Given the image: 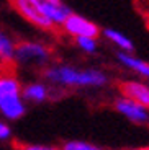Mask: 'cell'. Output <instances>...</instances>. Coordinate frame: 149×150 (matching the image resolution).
Here are the masks:
<instances>
[{
	"mask_svg": "<svg viewBox=\"0 0 149 150\" xmlns=\"http://www.w3.org/2000/svg\"><path fill=\"white\" fill-rule=\"evenodd\" d=\"M43 77L57 88H102L108 85V75L98 69H75L59 64L43 69Z\"/></svg>",
	"mask_w": 149,
	"mask_h": 150,
	"instance_id": "cell-1",
	"label": "cell"
},
{
	"mask_svg": "<svg viewBox=\"0 0 149 150\" xmlns=\"http://www.w3.org/2000/svg\"><path fill=\"white\" fill-rule=\"evenodd\" d=\"M0 114L8 121H18L26 114L23 85L11 64L0 67Z\"/></svg>",
	"mask_w": 149,
	"mask_h": 150,
	"instance_id": "cell-2",
	"label": "cell"
},
{
	"mask_svg": "<svg viewBox=\"0 0 149 150\" xmlns=\"http://www.w3.org/2000/svg\"><path fill=\"white\" fill-rule=\"evenodd\" d=\"M52 52L43 42L21 41L15 47L13 64L23 69H44L51 64Z\"/></svg>",
	"mask_w": 149,
	"mask_h": 150,
	"instance_id": "cell-3",
	"label": "cell"
},
{
	"mask_svg": "<svg viewBox=\"0 0 149 150\" xmlns=\"http://www.w3.org/2000/svg\"><path fill=\"white\" fill-rule=\"evenodd\" d=\"M11 8L18 13L21 18H25L28 23L33 26L39 28L43 31H51L54 30L52 21L46 16L43 10L41 0H8Z\"/></svg>",
	"mask_w": 149,
	"mask_h": 150,
	"instance_id": "cell-4",
	"label": "cell"
},
{
	"mask_svg": "<svg viewBox=\"0 0 149 150\" xmlns=\"http://www.w3.org/2000/svg\"><path fill=\"white\" fill-rule=\"evenodd\" d=\"M113 108L133 124H139V126H148L149 124V108L131 100V98H126L123 95L118 96L113 101Z\"/></svg>",
	"mask_w": 149,
	"mask_h": 150,
	"instance_id": "cell-5",
	"label": "cell"
},
{
	"mask_svg": "<svg viewBox=\"0 0 149 150\" xmlns=\"http://www.w3.org/2000/svg\"><path fill=\"white\" fill-rule=\"evenodd\" d=\"M61 26H62V30L72 38H79V36L98 38V34L102 33L100 28H98L93 21L87 20L85 16H82V15L72 13V11H71V15L64 20V23Z\"/></svg>",
	"mask_w": 149,
	"mask_h": 150,
	"instance_id": "cell-6",
	"label": "cell"
},
{
	"mask_svg": "<svg viewBox=\"0 0 149 150\" xmlns=\"http://www.w3.org/2000/svg\"><path fill=\"white\" fill-rule=\"evenodd\" d=\"M120 93L126 98H131L134 101L149 108V83L139 82V80H125L118 85Z\"/></svg>",
	"mask_w": 149,
	"mask_h": 150,
	"instance_id": "cell-7",
	"label": "cell"
},
{
	"mask_svg": "<svg viewBox=\"0 0 149 150\" xmlns=\"http://www.w3.org/2000/svg\"><path fill=\"white\" fill-rule=\"evenodd\" d=\"M52 96V90L44 82H30L23 86V98L30 103H44Z\"/></svg>",
	"mask_w": 149,
	"mask_h": 150,
	"instance_id": "cell-8",
	"label": "cell"
},
{
	"mask_svg": "<svg viewBox=\"0 0 149 150\" xmlns=\"http://www.w3.org/2000/svg\"><path fill=\"white\" fill-rule=\"evenodd\" d=\"M118 62L121 64V67L128 69V70L134 72V74H138L141 79L149 82V62L139 59V57H134L131 52H125V51H120Z\"/></svg>",
	"mask_w": 149,
	"mask_h": 150,
	"instance_id": "cell-9",
	"label": "cell"
},
{
	"mask_svg": "<svg viewBox=\"0 0 149 150\" xmlns=\"http://www.w3.org/2000/svg\"><path fill=\"white\" fill-rule=\"evenodd\" d=\"M41 5L46 16L52 21L54 26H61L64 20L71 15V8L67 7L62 0H57V2H43L41 0Z\"/></svg>",
	"mask_w": 149,
	"mask_h": 150,
	"instance_id": "cell-10",
	"label": "cell"
},
{
	"mask_svg": "<svg viewBox=\"0 0 149 150\" xmlns=\"http://www.w3.org/2000/svg\"><path fill=\"white\" fill-rule=\"evenodd\" d=\"M103 36L107 38V41H110L113 46L120 49V51H125V52H133L134 44L126 34H123L121 31L113 30V28H107L103 31Z\"/></svg>",
	"mask_w": 149,
	"mask_h": 150,
	"instance_id": "cell-11",
	"label": "cell"
},
{
	"mask_svg": "<svg viewBox=\"0 0 149 150\" xmlns=\"http://www.w3.org/2000/svg\"><path fill=\"white\" fill-rule=\"evenodd\" d=\"M15 47V41L5 31L0 30V64H13Z\"/></svg>",
	"mask_w": 149,
	"mask_h": 150,
	"instance_id": "cell-12",
	"label": "cell"
},
{
	"mask_svg": "<svg viewBox=\"0 0 149 150\" xmlns=\"http://www.w3.org/2000/svg\"><path fill=\"white\" fill-rule=\"evenodd\" d=\"M75 39V44L77 47L85 54H95L98 49V41L97 38H92V36H79L74 38Z\"/></svg>",
	"mask_w": 149,
	"mask_h": 150,
	"instance_id": "cell-13",
	"label": "cell"
},
{
	"mask_svg": "<svg viewBox=\"0 0 149 150\" xmlns=\"http://www.w3.org/2000/svg\"><path fill=\"white\" fill-rule=\"evenodd\" d=\"M61 150H103L95 144L85 142V140H67L62 144Z\"/></svg>",
	"mask_w": 149,
	"mask_h": 150,
	"instance_id": "cell-14",
	"label": "cell"
},
{
	"mask_svg": "<svg viewBox=\"0 0 149 150\" xmlns=\"http://www.w3.org/2000/svg\"><path fill=\"white\" fill-rule=\"evenodd\" d=\"M11 127L8 126V122H5V121H0V144L4 142H8V140L11 139Z\"/></svg>",
	"mask_w": 149,
	"mask_h": 150,
	"instance_id": "cell-15",
	"label": "cell"
},
{
	"mask_svg": "<svg viewBox=\"0 0 149 150\" xmlns=\"http://www.w3.org/2000/svg\"><path fill=\"white\" fill-rule=\"evenodd\" d=\"M21 150H61L57 147H52V145H43V144H30V145H23L20 147Z\"/></svg>",
	"mask_w": 149,
	"mask_h": 150,
	"instance_id": "cell-16",
	"label": "cell"
},
{
	"mask_svg": "<svg viewBox=\"0 0 149 150\" xmlns=\"http://www.w3.org/2000/svg\"><path fill=\"white\" fill-rule=\"evenodd\" d=\"M125 150H149V147H133V149H125Z\"/></svg>",
	"mask_w": 149,
	"mask_h": 150,
	"instance_id": "cell-17",
	"label": "cell"
},
{
	"mask_svg": "<svg viewBox=\"0 0 149 150\" xmlns=\"http://www.w3.org/2000/svg\"><path fill=\"white\" fill-rule=\"evenodd\" d=\"M15 150H21V149H20V147H16V149H15Z\"/></svg>",
	"mask_w": 149,
	"mask_h": 150,
	"instance_id": "cell-18",
	"label": "cell"
}]
</instances>
